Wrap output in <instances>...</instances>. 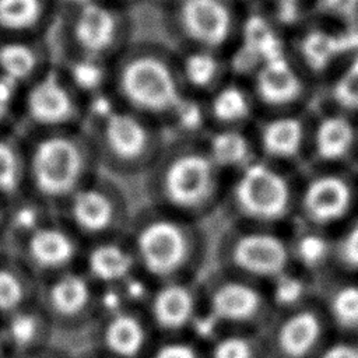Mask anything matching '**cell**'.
I'll return each mask as SVG.
<instances>
[{
	"mask_svg": "<svg viewBox=\"0 0 358 358\" xmlns=\"http://www.w3.org/2000/svg\"><path fill=\"white\" fill-rule=\"evenodd\" d=\"M110 92L122 105L157 123L166 136L194 98L182 83L175 50L150 41H133L113 60Z\"/></svg>",
	"mask_w": 358,
	"mask_h": 358,
	"instance_id": "1",
	"label": "cell"
},
{
	"mask_svg": "<svg viewBox=\"0 0 358 358\" xmlns=\"http://www.w3.org/2000/svg\"><path fill=\"white\" fill-rule=\"evenodd\" d=\"M81 129L101 172L119 176L147 175L169 141L157 123L122 105L110 91L85 102Z\"/></svg>",
	"mask_w": 358,
	"mask_h": 358,
	"instance_id": "2",
	"label": "cell"
},
{
	"mask_svg": "<svg viewBox=\"0 0 358 358\" xmlns=\"http://www.w3.org/2000/svg\"><path fill=\"white\" fill-rule=\"evenodd\" d=\"M145 176L151 206L197 222L222 207L228 176L199 138L169 140Z\"/></svg>",
	"mask_w": 358,
	"mask_h": 358,
	"instance_id": "3",
	"label": "cell"
},
{
	"mask_svg": "<svg viewBox=\"0 0 358 358\" xmlns=\"http://www.w3.org/2000/svg\"><path fill=\"white\" fill-rule=\"evenodd\" d=\"M126 235L148 282L200 278L208 250L200 222L150 204L133 214Z\"/></svg>",
	"mask_w": 358,
	"mask_h": 358,
	"instance_id": "4",
	"label": "cell"
},
{
	"mask_svg": "<svg viewBox=\"0 0 358 358\" xmlns=\"http://www.w3.org/2000/svg\"><path fill=\"white\" fill-rule=\"evenodd\" d=\"M24 148L27 194L53 211L101 172L81 127L35 131Z\"/></svg>",
	"mask_w": 358,
	"mask_h": 358,
	"instance_id": "5",
	"label": "cell"
},
{
	"mask_svg": "<svg viewBox=\"0 0 358 358\" xmlns=\"http://www.w3.org/2000/svg\"><path fill=\"white\" fill-rule=\"evenodd\" d=\"M55 24L62 59L112 63L133 42L127 8L109 0H84L60 7Z\"/></svg>",
	"mask_w": 358,
	"mask_h": 358,
	"instance_id": "6",
	"label": "cell"
},
{
	"mask_svg": "<svg viewBox=\"0 0 358 358\" xmlns=\"http://www.w3.org/2000/svg\"><path fill=\"white\" fill-rule=\"evenodd\" d=\"M296 193L287 168L256 158L228 176L222 207L235 224L277 229L295 213Z\"/></svg>",
	"mask_w": 358,
	"mask_h": 358,
	"instance_id": "7",
	"label": "cell"
},
{
	"mask_svg": "<svg viewBox=\"0 0 358 358\" xmlns=\"http://www.w3.org/2000/svg\"><path fill=\"white\" fill-rule=\"evenodd\" d=\"M203 310L192 337L206 344L222 331H257L271 319L266 287L221 271L200 278Z\"/></svg>",
	"mask_w": 358,
	"mask_h": 358,
	"instance_id": "8",
	"label": "cell"
},
{
	"mask_svg": "<svg viewBox=\"0 0 358 358\" xmlns=\"http://www.w3.org/2000/svg\"><path fill=\"white\" fill-rule=\"evenodd\" d=\"M215 262L221 271L267 285L288 271L291 246L275 228L232 222L217 243Z\"/></svg>",
	"mask_w": 358,
	"mask_h": 358,
	"instance_id": "9",
	"label": "cell"
},
{
	"mask_svg": "<svg viewBox=\"0 0 358 358\" xmlns=\"http://www.w3.org/2000/svg\"><path fill=\"white\" fill-rule=\"evenodd\" d=\"M56 214L84 243L126 234L133 218L123 189L102 172L76 190Z\"/></svg>",
	"mask_w": 358,
	"mask_h": 358,
	"instance_id": "10",
	"label": "cell"
},
{
	"mask_svg": "<svg viewBox=\"0 0 358 358\" xmlns=\"http://www.w3.org/2000/svg\"><path fill=\"white\" fill-rule=\"evenodd\" d=\"M168 24L180 48L228 55L245 10L231 0H179L165 8Z\"/></svg>",
	"mask_w": 358,
	"mask_h": 358,
	"instance_id": "11",
	"label": "cell"
},
{
	"mask_svg": "<svg viewBox=\"0 0 358 358\" xmlns=\"http://www.w3.org/2000/svg\"><path fill=\"white\" fill-rule=\"evenodd\" d=\"M21 108L34 133L80 129L85 116L84 98L57 62L24 85Z\"/></svg>",
	"mask_w": 358,
	"mask_h": 358,
	"instance_id": "12",
	"label": "cell"
},
{
	"mask_svg": "<svg viewBox=\"0 0 358 358\" xmlns=\"http://www.w3.org/2000/svg\"><path fill=\"white\" fill-rule=\"evenodd\" d=\"M84 242L55 213L15 239L7 252L15 256L41 282L77 268Z\"/></svg>",
	"mask_w": 358,
	"mask_h": 358,
	"instance_id": "13",
	"label": "cell"
},
{
	"mask_svg": "<svg viewBox=\"0 0 358 358\" xmlns=\"http://www.w3.org/2000/svg\"><path fill=\"white\" fill-rule=\"evenodd\" d=\"M36 302L55 330L91 327L101 312V291L77 267L42 280Z\"/></svg>",
	"mask_w": 358,
	"mask_h": 358,
	"instance_id": "14",
	"label": "cell"
},
{
	"mask_svg": "<svg viewBox=\"0 0 358 358\" xmlns=\"http://www.w3.org/2000/svg\"><path fill=\"white\" fill-rule=\"evenodd\" d=\"M358 204V178L340 168H322L299 186L295 211L312 227H330L345 220Z\"/></svg>",
	"mask_w": 358,
	"mask_h": 358,
	"instance_id": "15",
	"label": "cell"
},
{
	"mask_svg": "<svg viewBox=\"0 0 358 358\" xmlns=\"http://www.w3.org/2000/svg\"><path fill=\"white\" fill-rule=\"evenodd\" d=\"M141 309L158 337L192 336L203 310L200 278L150 284Z\"/></svg>",
	"mask_w": 358,
	"mask_h": 358,
	"instance_id": "16",
	"label": "cell"
},
{
	"mask_svg": "<svg viewBox=\"0 0 358 358\" xmlns=\"http://www.w3.org/2000/svg\"><path fill=\"white\" fill-rule=\"evenodd\" d=\"M358 49V29L327 21L301 24L288 41V50L301 70L312 81L331 73Z\"/></svg>",
	"mask_w": 358,
	"mask_h": 358,
	"instance_id": "17",
	"label": "cell"
},
{
	"mask_svg": "<svg viewBox=\"0 0 358 358\" xmlns=\"http://www.w3.org/2000/svg\"><path fill=\"white\" fill-rule=\"evenodd\" d=\"M92 348L106 358H145L158 336L140 306L103 308L92 326Z\"/></svg>",
	"mask_w": 358,
	"mask_h": 358,
	"instance_id": "18",
	"label": "cell"
},
{
	"mask_svg": "<svg viewBox=\"0 0 358 358\" xmlns=\"http://www.w3.org/2000/svg\"><path fill=\"white\" fill-rule=\"evenodd\" d=\"M262 113L302 110L309 98L310 80L289 50L262 66L246 80Z\"/></svg>",
	"mask_w": 358,
	"mask_h": 358,
	"instance_id": "19",
	"label": "cell"
},
{
	"mask_svg": "<svg viewBox=\"0 0 358 358\" xmlns=\"http://www.w3.org/2000/svg\"><path fill=\"white\" fill-rule=\"evenodd\" d=\"M285 34L260 7L246 8L236 41L227 55L231 76L246 81L259 66L287 53Z\"/></svg>",
	"mask_w": 358,
	"mask_h": 358,
	"instance_id": "20",
	"label": "cell"
},
{
	"mask_svg": "<svg viewBox=\"0 0 358 358\" xmlns=\"http://www.w3.org/2000/svg\"><path fill=\"white\" fill-rule=\"evenodd\" d=\"M301 112L259 115L250 127L257 158L288 168L308 154L310 122Z\"/></svg>",
	"mask_w": 358,
	"mask_h": 358,
	"instance_id": "21",
	"label": "cell"
},
{
	"mask_svg": "<svg viewBox=\"0 0 358 358\" xmlns=\"http://www.w3.org/2000/svg\"><path fill=\"white\" fill-rule=\"evenodd\" d=\"M78 268L99 291L120 288L140 275L126 234L85 242Z\"/></svg>",
	"mask_w": 358,
	"mask_h": 358,
	"instance_id": "22",
	"label": "cell"
},
{
	"mask_svg": "<svg viewBox=\"0 0 358 358\" xmlns=\"http://www.w3.org/2000/svg\"><path fill=\"white\" fill-rule=\"evenodd\" d=\"M358 152V122L333 109L310 122L308 154L323 168H340Z\"/></svg>",
	"mask_w": 358,
	"mask_h": 358,
	"instance_id": "23",
	"label": "cell"
},
{
	"mask_svg": "<svg viewBox=\"0 0 358 358\" xmlns=\"http://www.w3.org/2000/svg\"><path fill=\"white\" fill-rule=\"evenodd\" d=\"M322 334L319 316L309 309L287 310L278 320L262 330L267 358H306Z\"/></svg>",
	"mask_w": 358,
	"mask_h": 358,
	"instance_id": "24",
	"label": "cell"
},
{
	"mask_svg": "<svg viewBox=\"0 0 358 358\" xmlns=\"http://www.w3.org/2000/svg\"><path fill=\"white\" fill-rule=\"evenodd\" d=\"M55 331L35 301L0 320V345L13 358H28L52 345Z\"/></svg>",
	"mask_w": 358,
	"mask_h": 358,
	"instance_id": "25",
	"label": "cell"
},
{
	"mask_svg": "<svg viewBox=\"0 0 358 358\" xmlns=\"http://www.w3.org/2000/svg\"><path fill=\"white\" fill-rule=\"evenodd\" d=\"M203 102L208 129H250L260 115L249 84L232 76L203 98Z\"/></svg>",
	"mask_w": 358,
	"mask_h": 358,
	"instance_id": "26",
	"label": "cell"
},
{
	"mask_svg": "<svg viewBox=\"0 0 358 358\" xmlns=\"http://www.w3.org/2000/svg\"><path fill=\"white\" fill-rule=\"evenodd\" d=\"M175 53L182 83L193 96L206 98L231 77L225 53L193 48H180Z\"/></svg>",
	"mask_w": 358,
	"mask_h": 358,
	"instance_id": "27",
	"label": "cell"
},
{
	"mask_svg": "<svg viewBox=\"0 0 358 358\" xmlns=\"http://www.w3.org/2000/svg\"><path fill=\"white\" fill-rule=\"evenodd\" d=\"M199 140L213 162L227 176L257 158L250 129L210 127Z\"/></svg>",
	"mask_w": 358,
	"mask_h": 358,
	"instance_id": "28",
	"label": "cell"
},
{
	"mask_svg": "<svg viewBox=\"0 0 358 358\" xmlns=\"http://www.w3.org/2000/svg\"><path fill=\"white\" fill-rule=\"evenodd\" d=\"M53 63L43 38H13L0 45V76L27 85Z\"/></svg>",
	"mask_w": 358,
	"mask_h": 358,
	"instance_id": "29",
	"label": "cell"
},
{
	"mask_svg": "<svg viewBox=\"0 0 358 358\" xmlns=\"http://www.w3.org/2000/svg\"><path fill=\"white\" fill-rule=\"evenodd\" d=\"M56 14V0H0V28L14 38H43Z\"/></svg>",
	"mask_w": 358,
	"mask_h": 358,
	"instance_id": "30",
	"label": "cell"
},
{
	"mask_svg": "<svg viewBox=\"0 0 358 358\" xmlns=\"http://www.w3.org/2000/svg\"><path fill=\"white\" fill-rule=\"evenodd\" d=\"M38 280L11 253H0V320L36 301Z\"/></svg>",
	"mask_w": 358,
	"mask_h": 358,
	"instance_id": "31",
	"label": "cell"
},
{
	"mask_svg": "<svg viewBox=\"0 0 358 358\" xmlns=\"http://www.w3.org/2000/svg\"><path fill=\"white\" fill-rule=\"evenodd\" d=\"M204 345L206 358H267L262 333L222 331Z\"/></svg>",
	"mask_w": 358,
	"mask_h": 358,
	"instance_id": "32",
	"label": "cell"
},
{
	"mask_svg": "<svg viewBox=\"0 0 358 358\" xmlns=\"http://www.w3.org/2000/svg\"><path fill=\"white\" fill-rule=\"evenodd\" d=\"M27 194L25 148L0 138V196L17 199Z\"/></svg>",
	"mask_w": 358,
	"mask_h": 358,
	"instance_id": "33",
	"label": "cell"
},
{
	"mask_svg": "<svg viewBox=\"0 0 358 358\" xmlns=\"http://www.w3.org/2000/svg\"><path fill=\"white\" fill-rule=\"evenodd\" d=\"M330 101L334 109L358 116V49L350 55L330 78Z\"/></svg>",
	"mask_w": 358,
	"mask_h": 358,
	"instance_id": "34",
	"label": "cell"
},
{
	"mask_svg": "<svg viewBox=\"0 0 358 358\" xmlns=\"http://www.w3.org/2000/svg\"><path fill=\"white\" fill-rule=\"evenodd\" d=\"M264 287L271 309L292 310L298 306L305 294L303 281L298 275L289 273V270L280 274Z\"/></svg>",
	"mask_w": 358,
	"mask_h": 358,
	"instance_id": "35",
	"label": "cell"
},
{
	"mask_svg": "<svg viewBox=\"0 0 358 358\" xmlns=\"http://www.w3.org/2000/svg\"><path fill=\"white\" fill-rule=\"evenodd\" d=\"M145 358H206L204 345L192 336L158 337Z\"/></svg>",
	"mask_w": 358,
	"mask_h": 358,
	"instance_id": "36",
	"label": "cell"
},
{
	"mask_svg": "<svg viewBox=\"0 0 358 358\" xmlns=\"http://www.w3.org/2000/svg\"><path fill=\"white\" fill-rule=\"evenodd\" d=\"M260 8L285 32L303 22L305 11L312 0H257Z\"/></svg>",
	"mask_w": 358,
	"mask_h": 358,
	"instance_id": "37",
	"label": "cell"
},
{
	"mask_svg": "<svg viewBox=\"0 0 358 358\" xmlns=\"http://www.w3.org/2000/svg\"><path fill=\"white\" fill-rule=\"evenodd\" d=\"M330 313L336 323L344 329L358 327V285H345L330 299Z\"/></svg>",
	"mask_w": 358,
	"mask_h": 358,
	"instance_id": "38",
	"label": "cell"
},
{
	"mask_svg": "<svg viewBox=\"0 0 358 358\" xmlns=\"http://www.w3.org/2000/svg\"><path fill=\"white\" fill-rule=\"evenodd\" d=\"M313 11L327 22L344 27H358V0H312Z\"/></svg>",
	"mask_w": 358,
	"mask_h": 358,
	"instance_id": "39",
	"label": "cell"
},
{
	"mask_svg": "<svg viewBox=\"0 0 358 358\" xmlns=\"http://www.w3.org/2000/svg\"><path fill=\"white\" fill-rule=\"evenodd\" d=\"M289 246L291 257L306 267L319 266L329 253L327 241L317 232H306L298 236V239L294 243H289Z\"/></svg>",
	"mask_w": 358,
	"mask_h": 358,
	"instance_id": "40",
	"label": "cell"
},
{
	"mask_svg": "<svg viewBox=\"0 0 358 358\" xmlns=\"http://www.w3.org/2000/svg\"><path fill=\"white\" fill-rule=\"evenodd\" d=\"M340 260L350 268H358V220L344 232L337 246Z\"/></svg>",
	"mask_w": 358,
	"mask_h": 358,
	"instance_id": "41",
	"label": "cell"
},
{
	"mask_svg": "<svg viewBox=\"0 0 358 358\" xmlns=\"http://www.w3.org/2000/svg\"><path fill=\"white\" fill-rule=\"evenodd\" d=\"M21 87L8 78L0 76V123L8 116L15 101V95Z\"/></svg>",
	"mask_w": 358,
	"mask_h": 358,
	"instance_id": "42",
	"label": "cell"
},
{
	"mask_svg": "<svg viewBox=\"0 0 358 358\" xmlns=\"http://www.w3.org/2000/svg\"><path fill=\"white\" fill-rule=\"evenodd\" d=\"M320 358H358V348L347 343H337L327 347Z\"/></svg>",
	"mask_w": 358,
	"mask_h": 358,
	"instance_id": "43",
	"label": "cell"
},
{
	"mask_svg": "<svg viewBox=\"0 0 358 358\" xmlns=\"http://www.w3.org/2000/svg\"><path fill=\"white\" fill-rule=\"evenodd\" d=\"M28 358H76V355L52 344L48 348H45V350H42V351H39L35 355H31Z\"/></svg>",
	"mask_w": 358,
	"mask_h": 358,
	"instance_id": "44",
	"label": "cell"
},
{
	"mask_svg": "<svg viewBox=\"0 0 358 358\" xmlns=\"http://www.w3.org/2000/svg\"><path fill=\"white\" fill-rule=\"evenodd\" d=\"M76 358H106V357H103V355H101L99 352H96V351H94L92 348H90V350H87V351H84V352L76 355Z\"/></svg>",
	"mask_w": 358,
	"mask_h": 358,
	"instance_id": "45",
	"label": "cell"
},
{
	"mask_svg": "<svg viewBox=\"0 0 358 358\" xmlns=\"http://www.w3.org/2000/svg\"><path fill=\"white\" fill-rule=\"evenodd\" d=\"M231 1L235 3L236 6H239L241 8L246 10V8H249V7H253L257 0H231Z\"/></svg>",
	"mask_w": 358,
	"mask_h": 358,
	"instance_id": "46",
	"label": "cell"
},
{
	"mask_svg": "<svg viewBox=\"0 0 358 358\" xmlns=\"http://www.w3.org/2000/svg\"><path fill=\"white\" fill-rule=\"evenodd\" d=\"M152 1H155V3L159 4V6H162L164 8H168V7H171L172 4H175V3L179 1V0H152Z\"/></svg>",
	"mask_w": 358,
	"mask_h": 358,
	"instance_id": "47",
	"label": "cell"
},
{
	"mask_svg": "<svg viewBox=\"0 0 358 358\" xmlns=\"http://www.w3.org/2000/svg\"><path fill=\"white\" fill-rule=\"evenodd\" d=\"M109 1H113V3H117V4H120V6L127 7V4H130L133 0H109Z\"/></svg>",
	"mask_w": 358,
	"mask_h": 358,
	"instance_id": "48",
	"label": "cell"
},
{
	"mask_svg": "<svg viewBox=\"0 0 358 358\" xmlns=\"http://www.w3.org/2000/svg\"><path fill=\"white\" fill-rule=\"evenodd\" d=\"M0 358H13V357L0 345Z\"/></svg>",
	"mask_w": 358,
	"mask_h": 358,
	"instance_id": "49",
	"label": "cell"
},
{
	"mask_svg": "<svg viewBox=\"0 0 358 358\" xmlns=\"http://www.w3.org/2000/svg\"><path fill=\"white\" fill-rule=\"evenodd\" d=\"M357 29H358V27H357Z\"/></svg>",
	"mask_w": 358,
	"mask_h": 358,
	"instance_id": "50",
	"label": "cell"
}]
</instances>
